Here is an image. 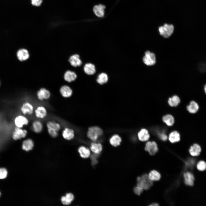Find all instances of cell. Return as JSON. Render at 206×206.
Wrapping results in <instances>:
<instances>
[{"mask_svg": "<svg viewBox=\"0 0 206 206\" xmlns=\"http://www.w3.org/2000/svg\"><path fill=\"white\" fill-rule=\"evenodd\" d=\"M143 190L142 188L137 186L134 188V191L136 194L140 195L142 193Z\"/></svg>", "mask_w": 206, "mask_h": 206, "instance_id": "cell-36", "label": "cell"}, {"mask_svg": "<svg viewBox=\"0 0 206 206\" xmlns=\"http://www.w3.org/2000/svg\"><path fill=\"white\" fill-rule=\"evenodd\" d=\"M17 56L18 60L21 61L27 60L29 57L28 51L25 49H21L17 52Z\"/></svg>", "mask_w": 206, "mask_h": 206, "instance_id": "cell-17", "label": "cell"}, {"mask_svg": "<svg viewBox=\"0 0 206 206\" xmlns=\"http://www.w3.org/2000/svg\"><path fill=\"white\" fill-rule=\"evenodd\" d=\"M77 77V76L75 73L70 70L67 71L64 75L65 80L69 82L75 80Z\"/></svg>", "mask_w": 206, "mask_h": 206, "instance_id": "cell-23", "label": "cell"}, {"mask_svg": "<svg viewBox=\"0 0 206 206\" xmlns=\"http://www.w3.org/2000/svg\"><path fill=\"white\" fill-rule=\"evenodd\" d=\"M150 205V206H156L159 205L158 203H153L152 204H151Z\"/></svg>", "mask_w": 206, "mask_h": 206, "instance_id": "cell-39", "label": "cell"}, {"mask_svg": "<svg viewBox=\"0 0 206 206\" xmlns=\"http://www.w3.org/2000/svg\"><path fill=\"white\" fill-rule=\"evenodd\" d=\"M174 29L173 26L172 25L165 24L163 26L159 28L160 35L165 38L169 37L173 33Z\"/></svg>", "mask_w": 206, "mask_h": 206, "instance_id": "cell-4", "label": "cell"}, {"mask_svg": "<svg viewBox=\"0 0 206 206\" xmlns=\"http://www.w3.org/2000/svg\"><path fill=\"white\" fill-rule=\"evenodd\" d=\"M60 92L62 96L65 98H70L73 94L72 89L66 85H63L60 88Z\"/></svg>", "mask_w": 206, "mask_h": 206, "instance_id": "cell-13", "label": "cell"}, {"mask_svg": "<svg viewBox=\"0 0 206 206\" xmlns=\"http://www.w3.org/2000/svg\"><path fill=\"white\" fill-rule=\"evenodd\" d=\"M34 146V142L32 139L28 138L24 140L22 143V148L26 151L32 150Z\"/></svg>", "mask_w": 206, "mask_h": 206, "instance_id": "cell-16", "label": "cell"}, {"mask_svg": "<svg viewBox=\"0 0 206 206\" xmlns=\"http://www.w3.org/2000/svg\"><path fill=\"white\" fill-rule=\"evenodd\" d=\"M74 130L69 127H65L62 130V135L64 139L70 140L73 139L75 136Z\"/></svg>", "mask_w": 206, "mask_h": 206, "instance_id": "cell-11", "label": "cell"}, {"mask_svg": "<svg viewBox=\"0 0 206 206\" xmlns=\"http://www.w3.org/2000/svg\"><path fill=\"white\" fill-rule=\"evenodd\" d=\"M74 198V197L73 194L71 193H68L65 196L62 197L61 201L63 204L68 205L71 204Z\"/></svg>", "mask_w": 206, "mask_h": 206, "instance_id": "cell-24", "label": "cell"}, {"mask_svg": "<svg viewBox=\"0 0 206 206\" xmlns=\"http://www.w3.org/2000/svg\"><path fill=\"white\" fill-rule=\"evenodd\" d=\"M68 61L71 65L75 67L80 66L82 64V62L80 59V56L77 54H75L71 56Z\"/></svg>", "mask_w": 206, "mask_h": 206, "instance_id": "cell-15", "label": "cell"}, {"mask_svg": "<svg viewBox=\"0 0 206 206\" xmlns=\"http://www.w3.org/2000/svg\"><path fill=\"white\" fill-rule=\"evenodd\" d=\"M105 6L102 4L95 5L93 7V10L95 14L99 17H102L104 14V9Z\"/></svg>", "mask_w": 206, "mask_h": 206, "instance_id": "cell-19", "label": "cell"}, {"mask_svg": "<svg viewBox=\"0 0 206 206\" xmlns=\"http://www.w3.org/2000/svg\"><path fill=\"white\" fill-rule=\"evenodd\" d=\"M48 134L53 138L57 137L59 135V132L61 128L59 123L54 120L47 121L46 123Z\"/></svg>", "mask_w": 206, "mask_h": 206, "instance_id": "cell-1", "label": "cell"}, {"mask_svg": "<svg viewBox=\"0 0 206 206\" xmlns=\"http://www.w3.org/2000/svg\"><path fill=\"white\" fill-rule=\"evenodd\" d=\"M91 150L95 153H99L102 150V146L100 143H92L91 144Z\"/></svg>", "mask_w": 206, "mask_h": 206, "instance_id": "cell-32", "label": "cell"}, {"mask_svg": "<svg viewBox=\"0 0 206 206\" xmlns=\"http://www.w3.org/2000/svg\"><path fill=\"white\" fill-rule=\"evenodd\" d=\"M27 134V130L16 127L13 133L12 138L15 140H20L25 137Z\"/></svg>", "mask_w": 206, "mask_h": 206, "instance_id": "cell-6", "label": "cell"}, {"mask_svg": "<svg viewBox=\"0 0 206 206\" xmlns=\"http://www.w3.org/2000/svg\"><path fill=\"white\" fill-rule=\"evenodd\" d=\"M29 120L26 116L23 115L17 116L14 120V123L17 127L22 128L25 126L28 125Z\"/></svg>", "mask_w": 206, "mask_h": 206, "instance_id": "cell-10", "label": "cell"}, {"mask_svg": "<svg viewBox=\"0 0 206 206\" xmlns=\"http://www.w3.org/2000/svg\"><path fill=\"white\" fill-rule=\"evenodd\" d=\"M121 142V139L118 134L113 135L110 139V144L114 146H117L120 145Z\"/></svg>", "mask_w": 206, "mask_h": 206, "instance_id": "cell-28", "label": "cell"}, {"mask_svg": "<svg viewBox=\"0 0 206 206\" xmlns=\"http://www.w3.org/2000/svg\"><path fill=\"white\" fill-rule=\"evenodd\" d=\"M1 192H0V197L1 196Z\"/></svg>", "mask_w": 206, "mask_h": 206, "instance_id": "cell-41", "label": "cell"}, {"mask_svg": "<svg viewBox=\"0 0 206 206\" xmlns=\"http://www.w3.org/2000/svg\"><path fill=\"white\" fill-rule=\"evenodd\" d=\"M32 4L34 6H40L42 2V0H31Z\"/></svg>", "mask_w": 206, "mask_h": 206, "instance_id": "cell-37", "label": "cell"}, {"mask_svg": "<svg viewBox=\"0 0 206 206\" xmlns=\"http://www.w3.org/2000/svg\"><path fill=\"white\" fill-rule=\"evenodd\" d=\"M149 179L152 181H158L161 178L160 174L156 170H152L151 171L148 175Z\"/></svg>", "mask_w": 206, "mask_h": 206, "instance_id": "cell-33", "label": "cell"}, {"mask_svg": "<svg viewBox=\"0 0 206 206\" xmlns=\"http://www.w3.org/2000/svg\"><path fill=\"white\" fill-rule=\"evenodd\" d=\"M139 139L142 141H145L148 140L150 135L148 131L146 129H142L138 133Z\"/></svg>", "mask_w": 206, "mask_h": 206, "instance_id": "cell-22", "label": "cell"}, {"mask_svg": "<svg viewBox=\"0 0 206 206\" xmlns=\"http://www.w3.org/2000/svg\"><path fill=\"white\" fill-rule=\"evenodd\" d=\"M197 169L200 171H203L206 169V163L203 161H200L197 164Z\"/></svg>", "mask_w": 206, "mask_h": 206, "instance_id": "cell-34", "label": "cell"}, {"mask_svg": "<svg viewBox=\"0 0 206 206\" xmlns=\"http://www.w3.org/2000/svg\"><path fill=\"white\" fill-rule=\"evenodd\" d=\"M78 151L82 158H87L90 155V151L89 149L84 146L80 147L78 149Z\"/></svg>", "mask_w": 206, "mask_h": 206, "instance_id": "cell-29", "label": "cell"}, {"mask_svg": "<svg viewBox=\"0 0 206 206\" xmlns=\"http://www.w3.org/2000/svg\"><path fill=\"white\" fill-rule=\"evenodd\" d=\"M189 151L192 156H198L200 154L201 151V148L199 144H195L190 147Z\"/></svg>", "mask_w": 206, "mask_h": 206, "instance_id": "cell-21", "label": "cell"}, {"mask_svg": "<svg viewBox=\"0 0 206 206\" xmlns=\"http://www.w3.org/2000/svg\"><path fill=\"white\" fill-rule=\"evenodd\" d=\"M103 133V131L100 128L97 126H92L88 128L87 136L92 141H95L102 135Z\"/></svg>", "mask_w": 206, "mask_h": 206, "instance_id": "cell-3", "label": "cell"}, {"mask_svg": "<svg viewBox=\"0 0 206 206\" xmlns=\"http://www.w3.org/2000/svg\"><path fill=\"white\" fill-rule=\"evenodd\" d=\"M185 183L187 185L192 186L194 184V178L193 175L189 172H186L184 173Z\"/></svg>", "mask_w": 206, "mask_h": 206, "instance_id": "cell-20", "label": "cell"}, {"mask_svg": "<svg viewBox=\"0 0 206 206\" xmlns=\"http://www.w3.org/2000/svg\"><path fill=\"white\" fill-rule=\"evenodd\" d=\"M152 181L149 178L148 175L144 174L137 178V185L143 189L147 190L153 185Z\"/></svg>", "mask_w": 206, "mask_h": 206, "instance_id": "cell-2", "label": "cell"}, {"mask_svg": "<svg viewBox=\"0 0 206 206\" xmlns=\"http://www.w3.org/2000/svg\"><path fill=\"white\" fill-rule=\"evenodd\" d=\"M85 73L89 75H93L96 72L95 65L91 63H87L85 64L83 68Z\"/></svg>", "mask_w": 206, "mask_h": 206, "instance_id": "cell-18", "label": "cell"}, {"mask_svg": "<svg viewBox=\"0 0 206 206\" xmlns=\"http://www.w3.org/2000/svg\"><path fill=\"white\" fill-rule=\"evenodd\" d=\"M159 135L160 139L163 141H165L167 139V136L164 132L159 133Z\"/></svg>", "mask_w": 206, "mask_h": 206, "instance_id": "cell-38", "label": "cell"}, {"mask_svg": "<svg viewBox=\"0 0 206 206\" xmlns=\"http://www.w3.org/2000/svg\"><path fill=\"white\" fill-rule=\"evenodd\" d=\"M157 145L154 141H148L146 144L145 150L151 155H153L158 150Z\"/></svg>", "mask_w": 206, "mask_h": 206, "instance_id": "cell-12", "label": "cell"}, {"mask_svg": "<svg viewBox=\"0 0 206 206\" xmlns=\"http://www.w3.org/2000/svg\"><path fill=\"white\" fill-rule=\"evenodd\" d=\"M20 110L24 115L31 116L34 112V107L32 104L28 102H24L22 105Z\"/></svg>", "mask_w": 206, "mask_h": 206, "instance_id": "cell-5", "label": "cell"}, {"mask_svg": "<svg viewBox=\"0 0 206 206\" xmlns=\"http://www.w3.org/2000/svg\"><path fill=\"white\" fill-rule=\"evenodd\" d=\"M31 126L33 131L37 134L41 133L43 129L42 122L39 120H34L32 123Z\"/></svg>", "mask_w": 206, "mask_h": 206, "instance_id": "cell-14", "label": "cell"}, {"mask_svg": "<svg viewBox=\"0 0 206 206\" xmlns=\"http://www.w3.org/2000/svg\"><path fill=\"white\" fill-rule=\"evenodd\" d=\"M143 62L147 66H152L156 63V57L155 54L153 53L148 51L145 53L143 58Z\"/></svg>", "mask_w": 206, "mask_h": 206, "instance_id": "cell-8", "label": "cell"}, {"mask_svg": "<svg viewBox=\"0 0 206 206\" xmlns=\"http://www.w3.org/2000/svg\"><path fill=\"white\" fill-rule=\"evenodd\" d=\"M187 108L190 113H195L198 110L199 106L197 102L194 101H192L187 106Z\"/></svg>", "mask_w": 206, "mask_h": 206, "instance_id": "cell-26", "label": "cell"}, {"mask_svg": "<svg viewBox=\"0 0 206 206\" xmlns=\"http://www.w3.org/2000/svg\"><path fill=\"white\" fill-rule=\"evenodd\" d=\"M180 100L179 98L176 95H175L170 98L168 100L169 105L172 107L177 106L179 103Z\"/></svg>", "mask_w": 206, "mask_h": 206, "instance_id": "cell-30", "label": "cell"}, {"mask_svg": "<svg viewBox=\"0 0 206 206\" xmlns=\"http://www.w3.org/2000/svg\"><path fill=\"white\" fill-rule=\"evenodd\" d=\"M169 139L170 142L174 143L179 141L180 140V134L177 131H173L169 134Z\"/></svg>", "mask_w": 206, "mask_h": 206, "instance_id": "cell-27", "label": "cell"}, {"mask_svg": "<svg viewBox=\"0 0 206 206\" xmlns=\"http://www.w3.org/2000/svg\"><path fill=\"white\" fill-rule=\"evenodd\" d=\"M204 90L205 94H206V85L204 86Z\"/></svg>", "mask_w": 206, "mask_h": 206, "instance_id": "cell-40", "label": "cell"}, {"mask_svg": "<svg viewBox=\"0 0 206 206\" xmlns=\"http://www.w3.org/2000/svg\"><path fill=\"white\" fill-rule=\"evenodd\" d=\"M108 78L107 74L105 73L102 72L98 76L96 82L99 84L102 85L108 82Z\"/></svg>", "mask_w": 206, "mask_h": 206, "instance_id": "cell-25", "label": "cell"}, {"mask_svg": "<svg viewBox=\"0 0 206 206\" xmlns=\"http://www.w3.org/2000/svg\"><path fill=\"white\" fill-rule=\"evenodd\" d=\"M8 171L4 167L0 168V179H3L6 178L8 175Z\"/></svg>", "mask_w": 206, "mask_h": 206, "instance_id": "cell-35", "label": "cell"}, {"mask_svg": "<svg viewBox=\"0 0 206 206\" xmlns=\"http://www.w3.org/2000/svg\"><path fill=\"white\" fill-rule=\"evenodd\" d=\"M35 117L38 119H43L47 115V112L46 108L44 106L40 105L35 109L34 112Z\"/></svg>", "mask_w": 206, "mask_h": 206, "instance_id": "cell-9", "label": "cell"}, {"mask_svg": "<svg viewBox=\"0 0 206 206\" xmlns=\"http://www.w3.org/2000/svg\"><path fill=\"white\" fill-rule=\"evenodd\" d=\"M163 120L168 126H172L174 123V119L173 116L170 114H167L163 117Z\"/></svg>", "mask_w": 206, "mask_h": 206, "instance_id": "cell-31", "label": "cell"}, {"mask_svg": "<svg viewBox=\"0 0 206 206\" xmlns=\"http://www.w3.org/2000/svg\"><path fill=\"white\" fill-rule=\"evenodd\" d=\"M36 96L37 99L40 101L47 100L51 96L50 92L45 88H41L37 91Z\"/></svg>", "mask_w": 206, "mask_h": 206, "instance_id": "cell-7", "label": "cell"}]
</instances>
